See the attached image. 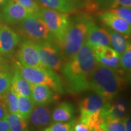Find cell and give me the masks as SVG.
<instances>
[{"label":"cell","instance_id":"1","mask_svg":"<svg viewBox=\"0 0 131 131\" xmlns=\"http://www.w3.org/2000/svg\"><path fill=\"white\" fill-rule=\"evenodd\" d=\"M96 66L92 47L86 42L62 68L69 92L77 94L89 89L90 75Z\"/></svg>","mask_w":131,"mask_h":131},{"label":"cell","instance_id":"2","mask_svg":"<svg viewBox=\"0 0 131 131\" xmlns=\"http://www.w3.org/2000/svg\"><path fill=\"white\" fill-rule=\"evenodd\" d=\"M123 72L97 65L90 75L89 89L111 102L124 89L126 81Z\"/></svg>","mask_w":131,"mask_h":131},{"label":"cell","instance_id":"3","mask_svg":"<svg viewBox=\"0 0 131 131\" xmlns=\"http://www.w3.org/2000/svg\"><path fill=\"white\" fill-rule=\"evenodd\" d=\"M93 22L91 17L86 15L70 21L63 37L55 43L60 50L64 64L72 58L86 42L88 30Z\"/></svg>","mask_w":131,"mask_h":131},{"label":"cell","instance_id":"4","mask_svg":"<svg viewBox=\"0 0 131 131\" xmlns=\"http://www.w3.org/2000/svg\"><path fill=\"white\" fill-rule=\"evenodd\" d=\"M16 66V69L30 84L46 85L58 94L64 93L61 78L51 69L27 66L18 61Z\"/></svg>","mask_w":131,"mask_h":131},{"label":"cell","instance_id":"5","mask_svg":"<svg viewBox=\"0 0 131 131\" xmlns=\"http://www.w3.org/2000/svg\"><path fill=\"white\" fill-rule=\"evenodd\" d=\"M19 31L26 40L35 43L54 42V38L37 14H30L19 23Z\"/></svg>","mask_w":131,"mask_h":131},{"label":"cell","instance_id":"6","mask_svg":"<svg viewBox=\"0 0 131 131\" xmlns=\"http://www.w3.org/2000/svg\"><path fill=\"white\" fill-rule=\"evenodd\" d=\"M37 14L44 21L53 36L55 43L60 41L69 26L70 20L68 15L42 7Z\"/></svg>","mask_w":131,"mask_h":131},{"label":"cell","instance_id":"7","mask_svg":"<svg viewBox=\"0 0 131 131\" xmlns=\"http://www.w3.org/2000/svg\"><path fill=\"white\" fill-rule=\"evenodd\" d=\"M40 60L46 68L55 72L62 70L64 62L58 47L53 42L35 43Z\"/></svg>","mask_w":131,"mask_h":131},{"label":"cell","instance_id":"8","mask_svg":"<svg viewBox=\"0 0 131 131\" xmlns=\"http://www.w3.org/2000/svg\"><path fill=\"white\" fill-rule=\"evenodd\" d=\"M18 62L24 66L38 68H46L40 60L34 42L25 40L21 43L18 52Z\"/></svg>","mask_w":131,"mask_h":131},{"label":"cell","instance_id":"9","mask_svg":"<svg viewBox=\"0 0 131 131\" xmlns=\"http://www.w3.org/2000/svg\"><path fill=\"white\" fill-rule=\"evenodd\" d=\"M92 49L97 65L114 69L119 68L120 55L114 49L106 46H96Z\"/></svg>","mask_w":131,"mask_h":131},{"label":"cell","instance_id":"10","mask_svg":"<svg viewBox=\"0 0 131 131\" xmlns=\"http://www.w3.org/2000/svg\"><path fill=\"white\" fill-rule=\"evenodd\" d=\"M52 114L47 106H35L28 119V127L32 131H42L52 123Z\"/></svg>","mask_w":131,"mask_h":131},{"label":"cell","instance_id":"11","mask_svg":"<svg viewBox=\"0 0 131 131\" xmlns=\"http://www.w3.org/2000/svg\"><path fill=\"white\" fill-rule=\"evenodd\" d=\"M98 18L107 28L125 35H130V24L114 13L107 10L100 12L98 14Z\"/></svg>","mask_w":131,"mask_h":131},{"label":"cell","instance_id":"12","mask_svg":"<svg viewBox=\"0 0 131 131\" xmlns=\"http://www.w3.org/2000/svg\"><path fill=\"white\" fill-rule=\"evenodd\" d=\"M30 14L32 13L22 5L9 0L3 9V17L7 23L16 24L20 23Z\"/></svg>","mask_w":131,"mask_h":131},{"label":"cell","instance_id":"13","mask_svg":"<svg viewBox=\"0 0 131 131\" xmlns=\"http://www.w3.org/2000/svg\"><path fill=\"white\" fill-rule=\"evenodd\" d=\"M31 99L35 106H47L58 98L57 93L43 84H31Z\"/></svg>","mask_w":131,"mask_h":131},{"label":"cell","instance_id":"14","mask_svg":"<svg viewBox=\"0 0 131 131\" xmlns=\"http://www.w3.org/2000/svg\"><path fill=\"white\" fill-rule=\"evenodd\" d=\"M86 42L91 47L96 46L111 45V38L107 29L103 28L93 22L90 26Z\"/></svg>","mask_w":131,"mask_h":131},{"label":"cell","instance_id":"15","mask_svg":"<svg viewBox=\"0 0 131 131\" xmlns=\"http://www.w3.org/2000/svg\"><path fill=\"white\" fill-rule=\"evenodd\" d=\"M19 42L18 34L7 26H0V53H11Z\"/></svg>","mask_w":131,"mask_h":131},{"label":"cell","instance_id":"16","mask_svg":"<svg viewBox=\"0 0 131 131\" xmlns=\"http://www.w3.org/2000/svg\"><path fill=\"white\" fill-rule=\"evenodd\" d=\"M107 102L109 101L105 100L95 92L89 95L80 103V117L88 115L101 110Z\"/></svg>","mask_w":131,"mask_h":131},{"label":"cell","instance_id":"17","mask_svg":"<svg viewBox=\"0 0 131 131\" xmlns=\"http://www.w3.org/2000/svg\"><path fill=\"white\" fill-rule=\"evenodd\" d=\"M75 115V107L71 103L64 101L57 106L52 114L54 122H66L73 119Z\"/></svg>","mask_w":131,"mask_h":131},{"label":"cell","instance_id":"18","mask_svg":"<svg viewBox=\"0 0 131 131\" xmlns=\"http://www.w3.org/2000/svg\"><path fill=\"white\" fill-rule=\"evenodd\" d=\"M41 7L55 10L64 14H71L76 10L75 3L70 0H37Z\"/></svg>","mask_w":131,"mask_h":131},{"label":"cell","instance_id":"19","mask_svg":"<svg viewBox=\"0 0 131 131\" xmlns=\"http://www.w3.org/2000/svg\"><path fill=\"white\" fill-rule=\"evenodd\" d=\"M11 88L18 96H25L31 98V84L23 77L18 70L15 69L12 75Z\"/></svg>","mask_w":131,"mask_h":131},{"label":"cell","instance_id":"20","mask_svg":"<svg viewBox=\"0 0 131 131\" xmlns=\"http://www.w3.org/2000/svg\"><path fill=\"white\" fill-rule=\"evenodd\" d=\"M111 38V45L119 55L123 53L130 42L129 37L124 34L113 30L109 28H106Z\"/></svg>","mask_w":131,"mask_h":131},{"label":"cell","instance_id":"21","mask_svg":"<svg viewBox=\"0 0 131 131\" xmlns=\"http://www.w3.org/2000/svg\"><path fill=\"white\" fill-rule=\"evenodd\" d=\"M35 106L31 98L25 96H18V114L27 122Z\"/></svg>","mask_w":131,"mask_h":131},{"label":"cell","instance_id":"22","mask_svg":"<svg viewBox=\"0 0 131 131\" xmlns=\"http://www.w3.org/2000/svg\"><path fill=\"white\" fill-rule=\"evenodd\" d=\"M7 121L10 131H29L27 122L18 114L8 112Z\"/></svg>","mask_w":131,"mask_h":131},{"label":"cell","instance_id":"23","mask_svg":"<svg viewBox=\"0 0 131 131\" xmlns=\"http://www.w3.org/2000/svg\"><path fill=\"white\" fill-rule=\"evenodd\" d=\"M8 112L18 114V95L10 87L9 91L3 95Z\"/></svg>","mask_w":131,"mask_h":131},{"label":"cell","instance_id":"24","mask_svg":"<svg viewBox=\"0 0 131 131\" xmlns=\"http://www.w3.org/2000/svg\"><path fill=\"white\" fill-rule=\"evenodd\" d=\"M76 119L66 122H55L51 123L42 131H73Z\"/></svg>","mask_w":131,"mask_h":131},{"label":"cell","instance_id":"25","mask_svg":"<svg viewBox=\"0 0 131 131\" xmlns=\"http://www.w3.org/2000/svg\"><path fill=\"white\" fill-rule=\"evenodd\" d=\"M12 78V73L0 70V96L4 95L10 88Z\"/></svg>","mask_w":131,"mask_h":131},{"label":"cell","instance_id":"26","mask_svg":"<svg viewBox=\"0 0 131 131\" xmlns=\"http://www.w3.org/2000/svg\"><path fill=\"white\" fill-rule=\"evenodd\" d=\"M119 68L124 72L130 73L131 69V46L130 43L127 46L126 49L119 57Z\"/></svg>","mask_w":131,"mask_h":131},{"label":"cell","instance_id":"27","mask_svg":"<svg viewBox=\"0 0 131 131\" xmlns=\"http://www.w3.org/2000/svg\"><path fill=\"white\" fill-rule=\"evenodd\" d=\"M10 1L22 5L32 14H38L41 7L37 0H10Z\"/></svg>","mask_w":131,"mask_h":131},{"label":"cell","instance_id":"28","mask_svg":"<svg viewBox=\"0 0 131 131\" xmlns=\"http://www.w3.org/2000/svg\"><path fill=\"white\" fill-rule=\"evenodd\" d=\"M100 2L109 9L118 7H131V0H100Z\"/></svg>","mask_w":131,"mask_h":131},{"label":"cell","instance_id":"29","mask_svg":"<svg viewBox=\"0 0 131 131\" xmlns=\"http://www.w3.org/2000/svg\"><path fill=\"white\" fill-rule=\"evenodd\" d=\"M107 11L114 13L131 24V9L128 7H118L109 9Z\"/></svg>","mask_w":131,"mask_h":131},{"label":"cell","instance_id":"30","mask_svg":"<svg viewBox=\"0 0 131 131\" xmlns=\"http://www.w3.org/2000/svg\"><path fill=\"white\" fill-rule=\"evenodd\" d=\"M105 127L107 131H126L123 120L121 119H112L106 121Z\"/></svg>","mask_w":131,"mask_h":131},{"label":"cell","instance_id":"31","mask_svg":"<svg viewBox=\"0 0 131 131\" xmlns=\"http://www.w3.org/2000/svg\"><path fill=\"white\" fill-rule=\"evenodd\" d=\"M8 111L3 96H0V120L7 119Z\"/></svg>","mask_w":131,"mask_h":131},{"label":"cell","instance_id":"32","mask_svg":"<svg viewBox=\"0 0 131 131\" xmlns=\"http://www.w3.org/2000/svg\"><path fill=\"white\" fill-rule=\"evenodd\" d=\"M73 131H91V129L86 124L83 123L79 120H77L75 123Z\"/></svg>","mask_w":131,"mask_h":131},{"label":"cell","instance_id":"33","mask_svg":"<svg viewBox=\"0 0 131 131\" xmlns=\"http://www.w3.org/2000/svg\"><path fill=\"white\" fill-rule=\"evenodd\" d=\"M126 131H131V118L129 115H126L123 119Z\"/></svg>","mask_w":131,"mask_h":131},{"label":"cell","instance_id":"34","mask_svg":"<svg viewBox=\"0 0 131 131\" xmlns=\"http://www.w3.org/2000/svg\"><path fill=\"white\" fill-rule=\"evenodd\" d=\"M0 131H10L7 119L0 120Z\"/></svg>","mask_w":131,"mask_h":131},{"label":"cell","instance_id":"35","mask_svg":"<svg viewBox=\"0 0 131 131\" xmlns=\"http://www.w3.org/2000/svg\"><path fill=\"white\" fill-rule=\"evenodd\" d=\"M9 0H0V5L4 4L5 3H6Z\"/></svg>","mask_w":131,"mask_h":131},{"label":"cell","instance_id":"36","mask_svg":"<svg viewBox=\"0 0 131 131\" xmlns=\"http://www.w3.org/2000/svg\"><path fill=\"white\" fill-rule=\"evenodd\" d=\"M70 1H72V2L75 3V2H78V1H81V0H70Z\"/></svg>","mask_w":131,"mask_h":131},{"label":"cell","instance_id":"37","mask_svg":"<svg viewBox=\"0 0 131 131\" xmlns=\"http://www.w3.org/2000/svg\"><path fill=\"white\" fill-rule=\"evenodd\" d=\"M0 26H1V17H0Z\"/></svg>","mask_w":131,"mask_h":131},{"label":"cell","instance_id":"38","mask_svg":"<svg viewBox=\"0 0 131 131\" xmlns=\"http://www.w3.org/2000/svg\"><path fill=\"white\" fill-rule=\"evenodd\" d=\"M0 60H1V58H0Z\"/></svg>","mask_w":131,"mask_h":131}]
</instances>
